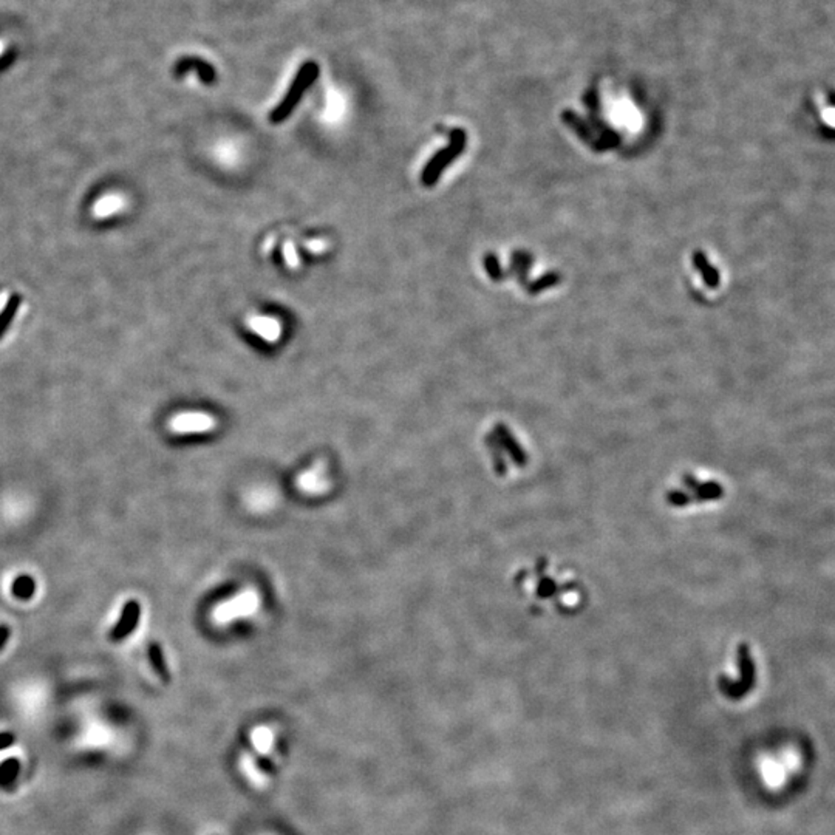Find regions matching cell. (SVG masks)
Returning <instances> with one entry per match:
<instances>
[{
  "label": "cell",
  "mask_w": 835,
  "mask_h": 835,
  "mask_svg": "<svg viewBox=\"0 0 835 835\" xmlns=\"http://www.w3.org/2000/svg\"><path fill=\"white\" fill-rule=\"evenodd\" d=\"M11 593L16 599L30 600L36 594V580L28 574H20L11 583Z\"/></svg>",
  "instance_id": "obj_9"
},
{
  "label": "cell",
  "mask_w": 835,
  "mask_h": 835,
  "mask_svg": "<svg viewBox=\"0 0 835 835\" xmlns=\"http://www.w3.org/2000/svg\"><path fill=\"white\" fill-rule=\"evenodd\" d=\"M308 248L311 249V251H317V252H319V251H322V249L325 248V245H323L322 242H311V243L308 245Z\"/></svg>",
  "instance_id": "obj_18"
},
{
  "label": "cell",
  "mask_w": 835,
  "mask_h": 835,
  "mask_svg": "<svg viewBox=\"0 0 835 835\" xmlns=\"http://www.w3.org/2000/svg\"><path fill=\"white\" fill-rule=\"evenodd\" d=\"M121 208H123L121 198L116 197V195H109L94 204V214H97L98 217H107V216H113V214L118 212Z\"/></svg>",
  "instance_id": "obj_13"
},
{
  "label": "cell",
  "mask_w": 835,
  "mask_h": 835,
  "mask_svg": "<svg viewBox=\"0 0 835 835\" xmlns=\"http://www.w3.org/2000/svg\"><path fill=\"white\" fill-rule=\"evenodd\" d=\"M257 608H259L257 594L252 593V591H246L240 595H237V598L218 605L217 610L214 611V619H216L218 624H228V622H233V620L248 617V616L254 614Z\"/></svg>",
  "instance_id": "obj_3"
},
{
  "label": "cell",
  "mask_w": 835,
  "mask_h": 835,
  "mask_svg": "<svg viewBox=\"0 0 835 835\" xmlns=\"http://www.w3.org/2000/svg\"><path fill=\"white\" fill-rule=\"evenodd\" d=\"M140 616H141L140 603L137 600L127 602L125 605L123 607L121 616H119L116 625L113 628H111V631L109 633V639L111 642H121V641H124L127 638V636H129L130 633H133L135 628L138 626Z\"/></svg>",
  "instance_id": "obj_4"
},
{
  "label": "cell",
  "mask_w": 835,
  "mask_h": 835,
  "mask_svg": "<svg viewBox=\"0 0 835 835\" xmlns=\"http://www.w3.org/2000/svg\"><path fill=\"white\" fill-rule=\"evenodd\" d=\"M10 638H11V628L6 624H2L0 625V651L4 650V647L6 645L8 641H10Z\"/></svg>",
  "instance_id": "obj_17"
},
{
  "label": "cell",
  "mask_w": 835,
  "mask_h": 835,
  "mask_svg": "<svg viewBox=\"0 0 835 835\" xmlns=\"http://www.w3.org/2000/svg\"><path fill=\"white\" fill-rule=\"evenodd\" d=\"M20 774V762L18 758H8L0 765V787L8 789V787L16 783Z\"/></svg>",
  "instance_id": "obj_10"
},
{
  "label": "cell",
  "mask_w": 835,
  "mask_h": 835,
  "mask_svg": "<svg viewBox=\"0 0 835 835\" xmlns=\"http://www.w3.org/2000/svg\"><path fill=\"white\" fill-rule=\"evenodd\" d=\"M461 146H463V135H461V132H455V133H453L452 146L449 149L443 150L441 154L436 155L433 158V160L427 164L426 171L423 173L424 185H427V186L433 185V183L436 181V178H438V175L441 173V171L445 167V164H447L452 160V158L459 152Z\"/></svg>",
  "instance_id": "obj_5"
},
{
  "label": "cell",
  "mask_w": 835,
  "mask_h": 835,
  "mask_svg": "<svg viewBox=\"0 0 835 835\" xmlns=\"http://www.w3.org/2000/svg\"><path fill=\"white\" fill-rule=\"evenodd\" d=\"M319 73H321V68L314 61L305 62L304 66L299 68L297 75L294 76L290 89H288V92H286L285 98L280 101V104H278L271 111V113H269V121H271L273 124H278V123L285 121V119L292 113V110L296 109V106L299 104L302 97H304L307 89H309V87L314 84L316 79L319 78Z\"/></svg>",
  "instance_id": "obj_1"
},
{
  "label": "cell",
  "mask_w": 835,
  "mask_h": 835,
  "mask_svg": "<svg viewBox=\"0 0 835 835\" xmlns=\"http://www.w3.org/2000/svg\"><path fill=\"white\" fill-rule=\"evenodd\" d=\"M190 70H194L198 75V78H200L204 84L211 85V84L216 82V76H217L216 70H214L211 63H208L206 61H203L200 58H192V56H190V58H183L177 63V75H183Z\"/></svg>",
  "instance_id": "obj_7"
},
{
  "label": "cell",
  "mask_w": 835,
  "mask_h": 835,
  "mask_svg": "<svg viewBox=\"0 0 835 835\" xmlns=\"http://www.w3.org/2000/svg\"><path fill=\"white\" fill-rule=\"evenodd\" d=\"M256 766L268 777H273L277 774V767L274 765V761L268 757H259L256 761Z\"/></svg>",
  "instance_id": "obj_14"
},
{
  "label": "cell",
  "mask_w": 835,
  "mask_h": 835,
  "mask_svg": "<svg viewBox=\"0 0 835 835\" xmlns=\"http://www.w3.org/2000/svg\"><path fill=\"white\" fill-rule=\"evenodd\" d=\"M216 426V419L206 413H183L172 423L178 433H203Z\"/></svg>",
  "instance_id": "obj_6"
},
{
  "label": "cell",
  "mask_w": 835,
  "mask_h": 835,
  "mask_svg": "<svg viewBox=\"0 0 835 835\" xmlns=\"http://www.w3.org/2000/svg\"><path fill=\"white\" fill-rule=\"evenodd\" d=\"M149 657H150V662H152L154 670L156 672L158 676H160V679L164 682H169V670H167V667H166L163 651L160 647L156 645V643H152V645L149 647Z\"/></svg>",
  "instance_id": "obj_12"
},
{
  "label": "cell",
  "mask_w": 835,
  "mask_h": 835,
  "mask_svg": "<svg viewBox=\"0 0 835 835\" xmlns=\"http://www.w3.org/2000/svg\"><path fill=\"white\" fill-rule=\"evenodd\" d=\"M738 665L741 672V679L738 682L721 678V688L730 698H741L749 693L757 682V667L750 656V650L747 643H739L738 647Z\"/></svg>",
  "instance_id": "obj_2"
},
{
  "label": "cell",
  "mask_w": 835,
  "mask_h": 835,
  "mask_svg": "<svg viewBox=\"0 0 835 835\" xmlns=\"http://www.w3.org/2000/svg\"><path fill=\"white\" fill-rule=\"evenodd\" d=\"M283 256L286 264H288L291 268H296L299 265V257H297V252L294 249L292 243H286L283 246Z\"/></svg>",
  "instance_id": "obj_15"
},
{
  "label": "cell",
  "mask_w": 835,
  "mask_h": 835,
  "mask_svg": "<svg viewBox=\"0 0 835 835\" xmlns=\"http://www.w3.org/2000/svg\"><path fill=\"white\" fill-rule=\"evenodd\" d=\"M251 323V328L256 331L259 336L264 338L268 342H276L278 338H280V325L276 319H271V317H264V316H256L252 317L249 321Z\"/></svg>",
  "instance_id": "obj_8"
},
{
  "label": "cell",
  "mask_w": 835,
  "mask_h": 835,
  "mask_svg": "<svg viewBox=\"0 0 835 835\" xmlns=\"http://www.w3.org/2000/svg\"><path fill=\"white\" fill-rule=\"evenodd\" d=\"M300 488L307 490V492H321L325 488V478H323V474L319 471V469H316V471H309L305 475L300 476L299 480Z\"/></svg>",
  "instance_id": "obj_11"
},
{
  "label": "cell",
  "mask_w": 835,
  "mask_h": 835,
  "mask_svg": "<svg viewBox=\"0 0 835 835\" xmlns=\"http://www.w3.org/2000/svg\"><path fill=\"white\" fill-rule=\"evenodd\" d=\"M16 735L11 734V731H2L0 734V750H5L6 747H10L16 743Z\"/></svg>",
  "instance_id": "obj_16"
}]
</instances>
